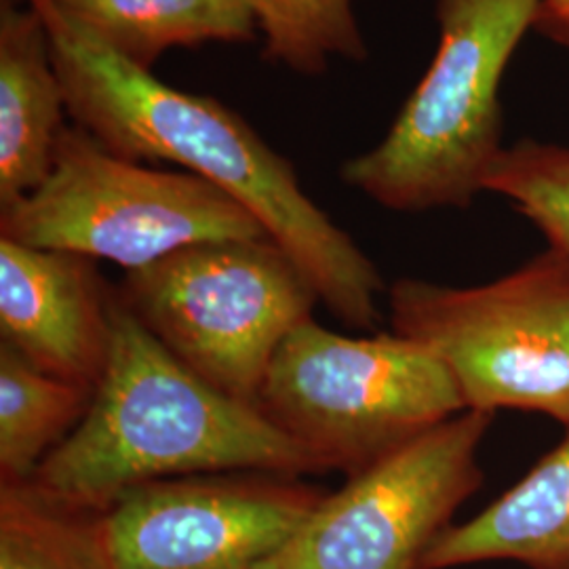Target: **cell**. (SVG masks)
I'll use <instances>...</instances> for the list:
<instances>
[{
  "mask_svg": "<svg viewBox=\"0 0 569 569\" xmlns=\"http://www.w3.org/2000/svg\"><path fill=\"white\" fill-rule=\"evenodd\" d=\"M81 387L32 366L0 342V483H26L81 425L93 399Z\"/></svg>",
  "mask_w": 569,
  "mask_h": 569,
  "instance_id": "14",
  "label": "cell"
},
{
  "mask_svg": "<svg viewBox=\"0 0 569 569\" xmlns=\"http://www.w3.org/2000/svg\"><path fill=\"white\" fill-rule=\"evenodd\" d=\"M533 32L569 51V0H538Z\"/></svg>",
  "mask_w": 569,
  "mask_h": 569,
  "instance_id": "18",
  "label": "cell"
},
{
  "mask_svg": "<svg viewBox=\"0 0 569 569\" xmlns=\"http://www.w3.org/2000/svg\"><path fill=\"white\" fill-rule=\"evenodd\" d=\"M0 237L131 272L190 244L268 234L218 186L122 159L74 124L61 131L47 180L0 209Z\"/></svg>",
  "mask_w": 569,
  "mask_h": 569,
  "instance_id": "6",
  "label": "cell"
},
{
  "mask_svg": "<svg viewBox=\"0 0 569 569\" xmlns=\"http://www.w3.org/2000/svg\"><path fill=\"white\" fill-rule=\"evenodd\" d=\"M538 0H437L439 47L387 138L342 180L392 211L465 209L502 154L500 89Z\"/></svg>",
  "mask_w": 569,
  "mask_h": 569,
  "instance_id": "3",
  "label": "cell"
},
{
  "mask_svg": "<svg viewBox=\"0 0 569 569\" xmlns=\"http://www.w3.org/2000/svg\"><path fill=\"white\" fill-rule=\"evenodd\" d=\"M66 114L41 13L28 0H0V209L47 180Z\"/></svg>",
  "mask_w": 569,
  "mask_h": 569,
  "instance_id": "11",
  "label": "cell"
},
{
  "mask_svg": "<svg viewBox=\"0 0 569 569\" xmlns=\"http://www.w3.org/2000/svg\"><path fill=\"white\" fill-rule=\"evenodd\" d=\"M323 491L274 472H218L124 489L91 512L100 569H260Z\"/></svg>",
  "mask_w": 569,
  "mask_h": 569,
  "instance_id": "9",
  "label": "cell"
},
{
  "mask_svg": "<svg viewBox=\"0 0 569 569\" xmlns=\"http://www.w3.org/2000/svg\"><path fill=\"white\" fill-rule=\"evenodd\" d=\"M486 192L505 197L552 249L569 256V146L521 140L489 169Z\"/></svg>",
  "mask_w": 569,
  "mask_h": 569,
  "instance_id": "17",
  "label": "cell"
},
{
  "mask_svg": "<svg viewBox=\"0 0 569 569\" xmlns=\"http://www.w3.org/2000/svg\"><path fill=\"white\" fill-rule=\"evenodd\" d=\"M119 296L180 363L251 407L277 348L321 300L270 237L183 247L127 272Z\"/></svg>",
  "mask_w": 569,
  "mask_h": 569,
  "instance_id": "7",
  "label": "cell"
},
{
  "mask_svg": "<svg viewBox=\"0 0 569 569\" xmlns=\"http://www.w3.org/2000/svg\"><path fill=\"white\" fill-rule=\"evenodd\" d=\"M122 60L150 70L169 49L256 39L247 0H51Z\"/></svg>",
  "mask_w": 569,
  "mask_h": 569,
  "instance_id": "13",
  "label": "cell"
},
{
  "mask_svg": "<svg viewBox=\"0 0 569 569\" xmlns=\"http://www.w3.org/2000/svg\"><path fill=\"white\" fill-rule=\"evenodd\" d=\"M0 569H100L89 510L61 507L30 483H0Z\"/></svg>",
  "mask_w": 569,
  "mask_h": 569,
  "instance_id": "15",
  "label": "cell"
},
{
  "mask_svg": "<svg viewBox=\"0 0 569 569\" xmlns=\"http://www.w3.org/2000/svg\"><path fill=\"white\" fill-rule=\"evenodd\" d=\"M264 34V56L300 74H319L331 58L363 61L367 44L352 0H247Z\"/></svg>",
  "mask_w": 569,
  "mask_h": 569,
  "instance_id": "16",
  "label": "cell"
},
{
  "mask_svg": "<svg viewBox=\"0 0 569 569\" xmlns=\"http://www.w3.org/2000/svg\"><path fill=\"white\" fill-rule=\"evenodd\" d=\"M388 306L392 333L448 367L467 409L533 411L569 427V256L547 247L477 287L401 279Z\"/></svg>",
  "mask_w": 569,
  "mask_h": 569,
  "instance_id": "5",
  "label": "cell"
},
{
  "mask_svg": "<svg viewBox=\"0 0 569 569\" xmlns=\"http://www.w3.org/2000/svg\"><path fill=\"white\" fill-rule=\"evenodd\" d=\"M256 407L323 470L346 477L467 411L427 346L397 333L348 338L312 317L277 348Z\"/></svg>",
  "mask_w": 569,
  "mask_h": 569,
  "instance_id": "4",
  "label": "cell"
},
{
  "mask_svg": "<svg viewBox=\"0 0 569 569\" xmlns=\"http://www.w3.org/2000/svg\"><path fill=\"white\" fill-rule=\"evenodd\" d=\"M28 2L47 23L68 114L79 127L122 159L180 164L224 190L298 262L340 321L376 327L385 289L378 268L249 122L216 98L173 89L122 60L51 0Z\"/></svg>",
  "mask_w": 569,
  "mask_h": 569,
  "instance_id": "1",
  "label": "cell"
},
{
  "mask_svg": "<svg viewBox=\"0 0 569 569\" xmlns=\"http://www.w3.org/2000/svg\"><path fill=\"white\" fill-rule=\"evenodd\" d=\"M517 561L529 569H569V427L557 448L505 496L465 526H449L418 569Z\"/></svg>",
  "mask_w": 569,
  "mask_h": 569,
  "instance_id": "12",
  "label": "cell"
},
{
  "mask_svg": "<svg viewBox=\"0 0 569 569\" xmlns=\"http://www.w3.org/2000/svg\"><path fill=\"white\" fill-rule=\"evenodd\" d=\"M112 296L96 260L0 237L2 342L42 371L96 390L112 342Z\"/></svg>",
  "mask_w": 569,
  "mask_h": 569,
  "instance_id": "10",
  "label": "cell"
},
{
  "mask_svg": "<svg viewBox=\"0 0 569 569\" xmlns=\"http://www.w3.org/2000/svg\"><path fill=\"white\" fill-rule=\"evenodd\" d=\"M491 420L467 409L348 477L260 569H418L483 486L477 453Z\"/></svg>",
  "mask_w": 569,
  "mask_h": 569,
  "instance_id": "8",
  "label": "cell"
},
{
  "mask_svg": "<svg viewBox=\"0 0 569 569\" xmlns=\"http://www.w3.org/2000/svg\"><path fill=\"white\" fill-rule=\"evenodd\" d=\"M110 317L108 366L91 406L26 481L44 498L68 509L102 510L124 489L150 481L323 470L258 407L230 399L180 363L119 291Z\"/></svg>",
  "mask_w": 569,
  "mask_h": 569,
  "instance_id": "2",
  "label": "cell"
}]
</instances>
